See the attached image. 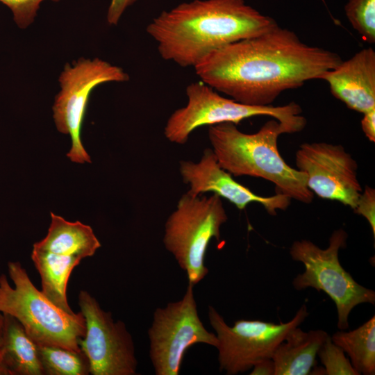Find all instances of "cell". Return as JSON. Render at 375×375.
Returning a JSON list of instances; mask_svg holds the SVG:
<instances>
[{
	"instance_id": "cell-1",
	"label": "cell",
	"mask_w": 375,
	"mask_h": 375,
	"mask_svg": "<svg viewBox=\"0 0 375 375\" xmlns=\"http://www.w3.org/2000/svg\"><path fill=\"white\" fill-rule=\"evenodd\" d=\"M340 56L303 42L278 26L205 56L194 67L200 80L249 106H270L284 91L301 87L336 67Z\"/></svg>"
},
{
	"instance_id": "cell-2",
	"label": "cell",
	"mask_w": 375,
	"mask_h": 375,
	"mask_svg": "<svg viewBox=\"0 0 375 375\" xmlns=\"http://www.w3.org/2000/svg\"><path fill=\"white\" fill-rule=\"evenodd\" d=\"M278 26L244 0H193L162 11L146 31L162 59L194 67L212 51Z\"/></svg>"
},
{
	"instance_id": "cell-3",
	"label": "cell",
	"mask_w": 375,
	"mask_h": 375,
	"mask_svg": "<svg viewBox=\"0 0 375 375\" xmlns=\"http://www.w3.org/2000/svg\"><path fill=\"white\" fill-rule=\"evenodd\" d=\"M287 133L272 119L254 133L240 131L232 122L208 128V139L219 165L234 176L262 178L274 183L278 193L304 203L312 201L305 173L288 165L278 149V138Z\"/></svg>"
},
{
	"instance_id": "cell-4",
	"label": "cell",
	"mask_w": 375,
	"mask_h": 375,
	"mask_svg": "<svg viewBox=\"0 0 375 375\" xmlns=\"http://www.w3.org/2000/svg\"><path fill=\"white\" fill-rule=\"evenodd\" d=\"M0 274V312L15 318L38 345L57 346L80 352L85 333L81 312L67 313L51 303L32 283L19 261H9Z\"/></svg>"
},
{
	"instance_id": "cell-5",
	"label": "cell",
	"mask_w": 375,
	"mask_h": 375,
	"mask_svg": "<svg viewBox=\"0 0 375 375\" xmlns=\"http://www.w3.org/2000/svg\"><path fill=\"white\" fill-rule=\"evenodd\" d=\"M188 102L176 110L168 118L164 128L165 138L170 142L184 144L196 128L224 122L238 124L241 121L255 116H269L278 121L287 133L301 131L306 119L301 115V106L292 101L286 105L255 106L239 103L224 97L202 81L186 87Z\"/></svg>"
},
{
	"instance_id": "cell-6",
	"label": "cell",
	"mask_w": 375,
	"mask_h": 375,
	"mask_svg": "<svg viewBox=\"0 0 375 375\" xmlns=\"http://www.w3.org/2000/svg\"><path fill=\"white\" fill-rule=\"evenodd\" d=\"M228 217L221 197H193L188 192L165 224L163 244L185 272L193 285L208 273L205 265L208 246L212 238L220 239V228Z\"/></svg>"
},
{
	"instance_id": "cell-7",
	"label": "cell",
	"mask_w": 375,
	"mask_h": 375,
	"mask_svg": "<svg viewBox=\"0 0 375 375\" xmlns=\"http://www.w3.org/2000/svg\"><path fill=\"white\" fill-rule=\"evenodd\" d=\"M347 237V232L340 228L333 232L326 249L307 240L295 241L290 248L292 258L302 262L305 268L294 278V289L312 288L329 296L337 308L340 330L349 328V315L354 307L375 303L374 291L358 283L340 262L339 251L346 247Z\"/></svg>"
},
{
	"instance_id": "cell-8",
	"label": "cell",
	"mask_w": 375,
	"mask_h": 375,
	"mask_svg": "<svg viewBox=\"0 0 375 375\" xmlns=\"http://www.w3.org/2000/svg\"><path fill=\"white\" fill-rule=\"evenodd\" d=\"M129 75L120 67L99 58H79L66 63L58 77L60 90L52 106L53 119L60 133L68 135L71 147L67 153L74 163H91L83 146L82 126L90 94L98 85L126 82Z\"/></svg>"
},
{
	"instance_id": "cell-9",
	"label": "cell",
	"mask_w": 375,
	"mask_h": 375,
	"mask_svg": "<svg viewBox=\"0 0 375 375\" xmlns=\"http://www.w3.org/2000/svg\"><path fill=\"white\" fill-rule=\"evenodd\" d=\"M194 286L188 283L180 300L153 312L147 334L149 358L156 375H178L185 353L192 345H218L217 335L206 328L199 316Z\"/></svg>"
},
{
	"instance_id": "cell-10",
	"label": "cell",
	"mask_w": 375,
	"mask_h": 375,
	"mask_svg": "<svg viewBox=\"0 0 375 375\" xmlns=\"http://www.w3.org/2000/svg\"><path fill=\"white\" fill-rule=\"evenodd\" d=\"M308 316L307 306L303 304L285 323L240 319L230 326L213 306H208V320L218 339L219 370L235 375L251 369L260 360L272 358L288 333Z\"/></svg>"
},
{
	"instance_id": "cell-11",
	"label": "cell",
	"mask_w": 375,
	"mask_h": 375,
	"mask_svg": "<svg viewBox=\"0 0 375 375\" xmlns=\"http://www.w3.org/2000/svg\"><path fill=\"white\" fill-rule=\"evenodd\" d=\"M78 306L85 322L79 339L92 375H136L138 360L133 337L124 322L114 320L88 291L81 290Z\"/></svg>"
},
{
	"instance_id": "cell-12",
	"label": "cell",
	"mask_w": 375,
	"mask_h": 375,
	"mask_svg": "<svg viewBox=\"0 0 375 375\" xmlns=\"http://www.w3.org/2000/svg\"><path fill=\"white\" fill-rule=\"evenodd\" d=\"M298 170L307 176V186L319 197L356 208L362 191L358 164L340 144L305 142L295 154Z\"/></svg>"
},
{
	"instance_id": "cell-13",
	"label": "cell",
	"mask_w": 375,
	"mask_h": 375,
	"mask_svg": "<svg viewBox=\"0 0 375 375\" xmlns=\"http://www.w3.org/2000/svg\"><path fill=\"white\" fill-rule=\"evenodd\" d=\"M179 172L183 183L189 185L188 192L192 196L212 192L227 199L239 210L257 202L271 215H275L277 210H286L291 202L290 198L280 193L271 197L257 195L237 182L219 165L212 149H206L198 162L181 160Z\"/></svg>"
},
{
	"instance_id": "cell-14",
	"label": "cell",
	"mask_w": 375,
	"mask_h": 375,
	"mask_svg": "<svg viewBox=\"0 0 375 375\" xmlns=\"http://www.w3.org/2000/svg\"><path fill=\"white\" fill-rule=\"evenodd\" d=\"M319 79L329 85L331 94L349 109L365 113L375 108V51L363 49Z\"/></svg>"
},
{
	"instance_id": "cell-15",
	"label": "cell",
	"mask_w": 375,
	"mask_h": 375,
	"mask_svg": "<svg viewBox=\"0 0 375 375\" xmlns=\"http://www.w3.org/2000/svg\"><path fill=\"white\" fill-rule=\"evenodd\" d=\"M51 222L46 236L33 248L64 256L81 258L93 256L101 244L89 225L69 222L50 212Z\"/></svg>"
},
{
	"instance_id": "cell-16",
	"label": "cell",
	"mask_w": 375,
	"mask_h": 375,
	"mask_svg": "<svg viewBox=\"0 0 375 375\" xmlns=\"http://www.w3.org/2000/svg\"><path fill=\"white\" fill-rule=\"evenodd\" d=\"M328 336L321 329L305 332L297 326L290 330L272 357L274 375L309 374L319 348Z\"/></svg>"
},
{
	"instance_id": "cell-17",
	"label": "cell",
	"mask_w": 375,
	"mask_h": 375,
	"mask_svg": "<svg viewBox=\"0 0 375 375\" xmlns=\"http://www.w3.org/2000/svg\"><path fill=\"white\" fill-rule=\"evenodd\" d=\"M3 317L0 358L10 375H44L38 345L15 318Z\"/></svg>"
},
{
	"instance_id": "cell-18",
	"label": "cell",
	"mask_w": 375,
	"mask_h": 375,
	"mask_svg": "<svg viewBox=\"0 0 375 375\" xmlns=\"http://www.w3.org/2000/svg\"><path fill=\"white\" fill-rule=\"evenodd\" d=\"M31 258L40 276L42 293L62 310L74 313L67 301V288L72 272L83 259L35 248Z\"/></svg>"
},
{
	"instance_id": "cell-19",
	"label": "cell",
	"mask_w": 375,
	"mask_h": 375,
	"mask_svg": "<svg viewBox=\"0 0 375 375\" xmlns=\"http://www.w3.org/2000/svg\"><path fill=\"white\" fill-rule=\"evenodd\" d=\"M331 338L347 353L351 365L359 375L375 374L374 315L358 328L349 331H337Z\"/></svg>"
},
{
	"instance_id": "cell-20",
	"label": "cell",
	"mask_w": 375,
	"mask_h": 375,
	"mask_svg": "<svg viewBox=\"0 0 375 375\" xmlns=\"http://www.w3.org/2000/svg\"><path fill=\"white\" fill-rule=\"evenodd\" d=\"M38 351L44 375L90 374V364L82 351L50 345H38Z\"/></svg>"
},
{
	"instance_id": "cell-21",
	"label": "cell",
	"mask_w": 375,
	"mask_h": 375,
	"mask_svg": "<svg viewBox=\"0 0 375 375\" xmlns=\"http://www.w3.org/2000/svg\"><path fill=\"white\" fill-rule=\"evenodd\" d=\"M344 10L352 27L369 44L375 43V0H349Z\"/></svg>"
},
{
	"instance_id": "cell-22",
	"label": "cell",
	"mask_w": 375,
	"mask_h": 375,
	"mask_svg": "<svg viewBox=\"0 0 375 375\" xmlns=\"http://www.w3.org/2000/svg\"><path fill=\"white\" fill-rule=\"evenodd\" d=\"M317 356L328 375H359L353 369L344 351L331 340L329 335L319 348Z\"/></svg>"
},
{
	"instance_id": "cell-23",
	"label": "cell",
	"mask_w": 375,
	"mask_h": 375,
	"mask_svg": "<svg viewBox=\"0 0 375 375\" xmlns=\"http://www.w3.org/2000/svg\"><path fill=\"white\" fill-rule=\"evenodd\" d=\"M44 1L46 0H0V2L10 10L16 25L24 29L33 24L41 3Z\"/></svg>"
},
{
	"instance_id": "cell-24",
	"label": "cell",
	"mask_w": 375,
	"mask_h": 375,
	"mask_svg": "<svg viewBox=\"0 0 375 375\" xmlns=\"http://www.w3.org/2000/svg\"><path fill=\"white\" fill-rule=\"evenodd\" d=\"M355 213L362 215L369 222L374 237L375 236V190L365 186L362 191L357 205L353 209Z\"/></svg>"
},
{
	"instance_id": "cell-25",
	"label": "cell",
	"mask_w": 375,
	"mask_h": 375,
	"mask_svg": "<svg viewBox=\"0 0 375 375\" xmlns=\"http://www.w3.org/2000/svg\"><path fill=\"white\" fill-rule=\"evenodd\" d=\"M138 1L110 0L106 15L108 24L110 26L117 25L125 10Z\"/></svg>"
},
{
	"instance_id": "cell-26",
	"label": "cell",
	"mask_w": 375,
	"mask_h": 375,
	"mask_svg": "<svg viewBox=\"0 0 375 375\" xmlns=\"http://www.w3.org/2000/svg\"><path fill=\"white\" fill-rule=\"evenodd\" d=\"M361 128L369 141L375 142V108L363 113Z\"/></svg>"
},
{
	"instance_id": "cell-27",
	"label": "cell",
	"mask_w": 375,
	"mask_h": 375,
	"mask_svg": "<svg viewBox=\"0 0 375 375\" xmlns=\"http://www.w3.org/2000/svg\"><path fill=\"white\" fill-rule=\"evenodd\" d=\"M251 369V375H274L275 365L272 358H264L256 362Z\"/></svg>"
},
{
	"instance_id": "cell-28",
	"label": "cell",
	"mask_w": 375,
	"mask_h": 375,
	"mask_svg": "<svg viewBox=\"0 0 375 375\" xmlns=\"http://www.w3.org/2000/svg\"><path fill=\"white\" fill-rule=\"evenodd\" d=\"M0 375H10V372L0 358Z\"/></svg>"
},
{
	"instance_id": "cell-29",
	"label": "cell",
	"mask_w": 375,
	"mask_h": 375,
	"mask_svg": "<svg viewBox=\"0 0 375 375\" xmlns=\"http://www.w3.org/2000/svg\"><path fill=\"white\" fill-rule=\"evenodd\" d=\"M3 314L0 312V348H1V336H2V331H3Z\"/></svg>"
}]
</instances>
